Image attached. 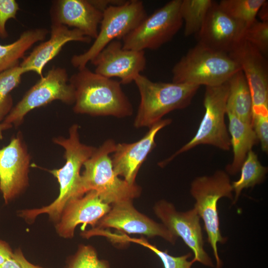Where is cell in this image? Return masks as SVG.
I'll use <instances>...</instances> for the list:
<instances>
[{
    "label": "cell",
    "instance_id": "cell-10",
    "mask_svg": "<svg viewBox=\"0 0 268 268\" xmlns=\"http://www.w3.org/2000/svg\"><path fill=\"white\" fill-rule=\"evenodd\" d=\"M181 0L169 1L147 16L122 39L123 48L140 51L156 50L170 41L183 25L180 13Z\"/></svg>",
    "mask_w": 268,
    "mask_h": 268
},
{
    "label": "cell",
    "instance_id": "cell-2",
    "mask_svg": "<svg viewBox=\"0 0 268 268\" xmlns=\"http://www.w3.org/2000/svg\"><path fill=\"white\" fill-rule=\"evenodd\" d=\"M69 80L75 91V113L118 118L132 115V105L120 81L93 72L86 67L78 69Z\"/></svg>",
    "mask_w": 268,
    "mask_h": 268
},
{
    "label": "cell",
    "instance_id": "cell-7",
    "mask_svg": "<svg viewBox=\"0 0 268 268\" xmlns=\"http://www.w3.org/2000/svg\"><path fill=\"white\" fill-rule=\"evenodd\" d=\"M228 81L217 86L205 87L203 100L205 112L195 135L170 157L159 163L160 166H165L178 155L201 144L229 150L230 138L225 123Z\"/></svg>",
    "mask_w": 268,
    "mask_h": 268
},
{
    "label": "cell",
    "instance_id": "cell-27",
    "mask_svg": "<svg viewBox=\"0 0 268 268\" xmlns=\"http://www.w3.org/2000/svg\"><path fill=\"white\" fill-rule=\"evenodd\" d=\"M266 0H221L219 7L229 15L247 27L256 19V16Z\"/></svg>",
    "mask_w": 268,
    "mask_h": 268
},
{
    "label": "cell",
    "instance_id": "cell-11",
    "mask_svg": "<svg viewBox=\"0 0 268 268\" xmlns=\"http://www.w3.org/2000/svg\"><path fill=\"white\" fill-rule=\"evenodd\" d=\"M31 159L20 131L0 148V191L5 203L17 198L29 186Z\"/></svg>",
    "mask_w": 268,
    "mask_h": 268
},
{
    "label": "cell",
    "instance_id": "cell-33",
    "mask_svg": "<svg viewBox=\"0 0 268 268\" xmlns=\"http://www.w3.org/2000/svg\"><path fill=\"white\" fill-rule=\"evenodd\" d=\"M14 256L10 245L5 241L0 239V264L12 258Z\"/></svg>",
    "mask_w": 268,
    "mask_h": 268
},
{
    "label": "cell",
    "instance_id": "cell-22",
    "mask_svg": "<svg viewBox=\"0 0 268 268\" xmlns=\"http://www.w3.org/2000/svg\"><path fill=\"white\" fill-rule=\"evenodd\" d=\"M49 31L44 28L25 30L14 42L6 45L0 44V73L20 65L26 52L35 43L43 41Z\"/></svg>",
    "mask_w": 268,
    "mask_h": 268
},
{
    "label": "cell",
    "instance_id": "cell-14",
    "mask_svg": "<svg viewBox=\"0 0 268 268\" xmlns=\"http://www.w3.org/2000/svg\"><path fill=\"white\" fill-rule=\"evenodd\" d=\"M109 211L93 228L97 230L113 228L129 234H139L149 238L158 236L174 244L177 237L162 223H158L138 211L133 201L111 205Z\"/></svg>",
    "mask_w": 268,
    "mask_h": 268
},
{
    "label": "cell",
    "instance_id": "cell-6",
    "mask_svg": "<svg viewBox=\"0 0 268 268\" xmlns=\"http://www.w3.org/2000/svg\"><path fill=\"white\" fill-rule=\"evenodd\" d=\"M233 189L229 175L226 171L217 170L210 176L198 177L192 182L190 194L195 200L194 207L204 223L207 241L213 253L216 268H221L217 244L224 243L226 238L222 236L217 210V203L223 197L233 200Z\"/></svg>",
    "mask_w": 268,
    "mask_h": 268
},
{
    "label": "cell",
    "instance_id": "cell-21",
    "mask_svg": "<svg viewBox=\"0 0 268 268\" xmlns=\"http://www.w3.org/2000/svg\"><path fill=\"white\" fill-rule=\"evenodd\" d=\"M226 115L229 120L228 131L233 156L232 162L226 167V172L234 175L240 171L248 152L259 141L251 124L241 120L230 113L227 112Z\"/></svg>",
    "mask_w": 268,
    "mask_h": 268
},
{
    "label": "cell",
    "instance_id": "cell-35",
    "mask_svg": "<svg viewBox=\"0 0 268 268\" xmlns=\"http://www.w3.org/2000/svg\"><path fill=\"white\" fill-rule=\"evenodd\" d=\"M0 268H21L19 263L13 257L0 264Z\"/></svg>",
    "mask_w": 268,
    "mask_h": 268
},
{
    "label": "cell",
    "instance_id": "cell-8",
    "mask_svg": "<svg viewBox=\"0 0 268 268\" xmlns=\"http://www.w3.org/2000/svg\"><path fill=\"white\" fill-rule=\"evenodd\" d=\"M147 16L143 2L139 0L110 5L103 12L98 35L93 44L85 52L72 57V66L78 69L86 67L108 44L123 39Z\"/></svg>",
    "mask_w": 268,
    "mask_h": 268
},
{
    "label": "cell",
    "instance_id": "cell-12",
    "mask_svg": "<svg viewBox=\"0 0 268 268\" xmlns=\"http://www.w3.org/2000/svg\"><path fill=\"white\" fill-rule=\"evenodd\" d=\"M153 210L162 223L177 238L180 237L194 254L192 260L205 266L213 267L212 260L204 249L200 217L196 209L184 212L177 210L172 203L162 200L157 201Z\"/></svg>",
    "mask_w": 268,
    "mask_h": 268
},
{
    "label": "cell",
    "instance_id": "cell-19",
    "mask_svg": "<svg viewBox=\"0 0 268 268\" xmlns=\"http://www.w3.org/2000/svg\"><path fill=\"white\" fill-rule=\"evenodd\" d=\"M51 24L78 29L91 39H95L103 11L91 0H56L50 9Z\"/></svg>",
    "mask_w": 268,
    "mask_h": 268
},
{
    "label": "cell",
    "instance_id": "cell-18",
    "mask_svg": "<svg viewBox=\"0 0 268 268\" xmlns=\"http://www.w3.org/2000/svg\"><path fill=\"white\" fill-rule=\"evenodd\" d=\"M172 122L162 119L149 128L146 134L138 140L130 143L116 144L111 158L114 172L130 185L135 184L138 171L148 155L156 146L157 133Z\"/></svg>",
    "mask_w": 268,
    "mask_h": 268
},
{
    "label": "cell",
    "instance_id": "cell-37",
    "mask_svg": "<svg viewBox=\"0 0 268 268\" xmlns=\"http://www.w3.org/2000/svg\"><path fill=\"white\" fill-rule=\"evenodd\" d=\"M12 127L8 125H6L2 123L0 124V139H2L3 138V132L5 130L10 129Z\"/></svg>",
    "mask_w": 268,
    "mask_h": 268
},
{
    "label": "cell",
    "instance_id": "cell-24",
    "mask_svg": "<svg viewBox=\"0 0 268 268\" xmlns=\"http://www.w3.org/2000/svg\"><path fill=\"white\" fill-rule=\"evenodd\" d=\"M240 171L239 179L231 183L233 192L235 193L233 203H235L242 190L253 187L263 182L268 172V167L262 165L257 154L250 150L243 163Z\"/></svg>",
    "mask_w": 268,
    "mask_h": 268
},
{
    "label": "cell",
    "instance_id": "cell-23",
    "mask_svg": "<svg viewBox=\"0 0 268 268\" xmlns=\"http://www.w3.org/2000/svg\"><path fill=\"white\" fill-rule=\"evenodd\" d=\"M228 82L229 91L226 113H230L241 120L252 124V100L244 72L242 70L238 71Z\"/></svg>",
    "mask_w": 268,
    "mask_h": 268
},
{
    "label": "cell",
    "instance_id": "cell-30",
    "mask_svg": "<svg viewBox=\"0 0 268 268\" xmlns=\"http://www.w3.org/2000/svg\"><path fill=\"white\" fill-rule=\"evenodd\" d=\"M243 39L266 56L268 51V21L256 19L247 27Z\"/></svg>",
    "mask_w": 268,
    "mask_h": 268
},
{
    "label": "cell",
    "instance_id": "cell-16",
    "mask_svg": "<svg viewBox=\"0 0 268 268\" xmlns=\"http://www.w3.org/2000/svg\"><path fill=\"white\" fill-rule=\"evenodd\" d=\"M247 26L233 18L213 1L204 23L196 35L198 43L229 53L243 38Z\"/></svg>",
    "mask_w": 268,
    "mask_h": 268
},
{
    "label": "cell",
    "instance_id": "cell-32",
    "mask_svg": "<svg viewBox=\"0 0 268 268\" xmlns=\"http://www.w3.org/2000/svg\"><path fill=\"white\" fill-rule=\"evenodd\" d=\"M252 125L262 150L265 153L268 151V114L253 115Z\"/></svg>",
    "mask_w": 268,
    "mask_h": 268
},
{
    "label": "cell",
    "instance_id": "cell-29",
    "mask_svg": "<svg viewBox=\"0 0 268 268\" xmlns=\"http://www.w3.org/2000/svg\"><path fill=\"white\" fill-rule=\"evenodd\" d=\"M65 268H111L109 262L100 260L95 249L89 245L78 246Z\"/></svg>",
    "mask_w": 268,
    "mask_h": 268
},
{
    "label": "cell",
    "instance_id": "cell-20",
    "mask_svg": "<svg viewBox=\"0 0 268 268\" xmlns=\"http://www.w3.org/2000/svg\"><path fill=\"white\" fill-rule=\"evenodd\" d=\"M91 40L78 29L51 24L50 38L35 47L19 65L27 72L34 71L41 77L45 66L59 54L67 43L75 41L89 43Z\"/></svg>",
    "mask_w": 268,
    "mask_h": 268
},
{
    "label": "cell",
    "instance_id": "cell-34",
    "mask_svg": "<svg viewBox=\"0 0 268 268\" xmlns=\"http://www.w3.org/2000/svg\"><path fill=\"white\" fill-rule=\"evenodd\" d=\"M14 256L19 263L21 268H42L41 267L33 264L25 257L22 250L18 249L14 251Z\"/></svg>",
    "mask_w": 268,
    "mask_h": 268
},
{
    "label": "cell",
    "instance_id": "cell-17",
    "mask_svg": "<svg viewBox=\"0 0 268 268\" xmlns=\"http://www.w3.org/2000/svg\"><path fill=\"white\" fill-rule=\"evenodd\" d=\"M111 205L104 202L94 191L70 200L65 206L60 219L55 223L58 235L64 239H71L79 224L83 231L87 225L94 228L110 210Z\"/></svg>",
    "mask_w": 268,
    "mask_h": 268
},
{
    "label": "cell",
    "instance_id": "cell-36",
    "mask_svg": "<svg viewBox=\"0 0 268 268\" xmlns=\"http://www.w3.org/2000/svg\"><path fill=\"white\" fill-rule=\"evenodd\" d=\"M268 1L266 0L258 12V14L263 21H268Z\"/></svg>",
    "mask_w": 268,
    "mask_h": 268
},
{
    "label": "cell",
    "instance_id": "cell-15",
    "mask_svg": "<svg viewBox=\"0 0 268 268\" xmlns=\"http://www.w3.org/2000/svg\"><path fill=\"white\" fill-rule=\"evenodd\" d=\"M95 72L106 77H118L121 84H129L144 69V51L125 49L115 40L108 44L91 62Z\"/></svg>",
    "mask_w": 268,
    "mask_h": 268
},
{
    "label": "cell",
    "instance_id": "cell-31",
    "mask_svg": "<svg viewBox=\"0 0 268 268\" xmlns=\"http://www.w3.org/2000/svg\"><path fill=\"white\" fill-rule=\"evenodd\" d=\"M19 10V4L15 0H0V39L8 37L6 23L9 20L16 18Z\"/></svg>",
    "mask_w": 268,
    "mask_h": 268
},
{
    "label": "cell",
    "instance_id": "cell-26",
    "mask_svg": "<svg viewBox=\"0 0 268 268\" xmlns=\"http://www.w3.org/2000/svg\"><path fill=\"white\" fill-rule=\"evenodd\" d=\"M26 69L20 65L0 73V124L13 107L11 92L21 82Z\"/></svg>",
    "mask_w": 268,
    "mask_h": 268
},
{
    "label": "cell",
    "instance_id": "cell-3",
    "mask_svg": "<svg viewBox=\"0 0 268 268\" xmlns=\"http://www.w3.org/2000/svg\"><path fill=\"white\" fill-rule=\"evenodd\" d=\"M134 82L140 97L134 123L136 128H149L169 112L187 107L200 87L187 83L154 82L141 74Z\"/></svg>",
    "mask_w": 268,
    "mask_h": 268
},
{
    "label": "cell",
    "instance_id": "cell-4",
    "mask_svg": "<svg viewBox=\"0 0 268 268\" xmlns=\"http://www.w3.org/2000/svg\"><path fill=\"white\" fill-rule=\"evenodd\" d=\"M116 143L112 139L105 141L96 148L92 155L84 163L81 187L83 195L94 191L105 203L113 205L133 201L141 194V188L136 184L130 185L116 175L111 157Z\"/></svg>",
    "mask_w": 268,
    "mask_h": 268
},
{
    "label": "cell",
    "instance_id": "cell-9",
    "mask_svg": "<svg viewBox=\"0 0 268 268\" xmlns=\"http://www.w3.org/2000/svg\"><path fill=\"white\" fill-rule=\"evenodd\" d=\"M69 78L66 69L53 67L25 93L1 123L17 128L25 116L34 109L56 100L73 104L75 91Z\"/></svg>",
    "mask_w": 268,
    "mask_h": 268
},
{
    "label": "cell",
    "instance_id": "cell-28",
    "mask_svg": "<svg viewBox=\"0 0 268 268\" xmlns=\"http://www.w3.org/2000/svg\"><path fill=\"white\" fill-rule=\"evenodd\" d=\"M116 239H118L123 242H131L142 245L154 253L161 260L164 268H191L194 263L192 260L189 261L188 259L192 256L191 253L183 256L175 257L167 253V251H163L159 249L155 245L148 242L144 238H131L126 234L116 235Z\"/></svg>",
    "mask_w": 268,
    "mask_h": 268
},
{
    "label": "cell",
    "instance_id": "cell-13",
    "mask_svg": "<svg viewBox=\"0 0 268 268\" xmlns=\"http://www.w3.org/2000/svg\"><path fill=\"white\" fill-rule=\"evenodd\" d=\"M240 66L252 100V115L268 114V65L266 56L242 39L228 53Z\"/></svg>",
    "mask_w": 268,
    "mask_h": 268
},
{
    "label": "cell",
    "instance_id": "cell-1",
    "mask_svg": "<svg viewBox=\"0 0 268 268\" xmlns=\"http://www.w3.org/2000/svg\"><path fill=\"white\" fill-rule=\"evenodd\" d=\"M79 126L73 124L68 130V136L53 138L55 144L64 149L65 163L59 169H46L57 179L59 184V194L50 204L40 208L20 210L18 215L29 223L41 214H46L55 223L71 200L84 195L81 191L80 170L84 163L92 155L96 147L82 143L80 140Z\"/></svg>",
    "mask_w": 268,
    "mask_h": 268
},
{
    "label": "cell",
    "instance_id": "cell-5",
    "mask_svg": "<svg viewBox=\"0 0 268 268\" xmlns=\"http://www.w3.org/2000/svg\"><path fill=\"white\" fill-rule=\"evenodd\" d=\"M241 70L228 53L198 43L174 66L172 82L200 86L221 85Z\"/></svg>",
    "mask_w": 268,
    "mask_h": 268
},
{
    "label": "cell",
    "instance_id": "cell-25",
    "mask_svg": "<svg viewBox=\"0 0 268 268\" xmlns=\"http://www.w3.org/2000/svg\"><path fill=\"white\" fill-rule=\"evenodd\" d=\"M214 0H182L180 13L184 22V35H197L201 29Z\"/></svg>",
    "mask_w": 268,
    "mask_h": 268
}]
</instances>
